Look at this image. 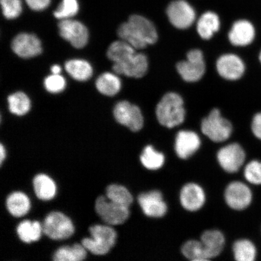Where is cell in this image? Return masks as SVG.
Listing matches in <instances>:
<instances>
[{"label":"cell","instance_id":"obj_1","mask_svg":"<svg viewBox=\"0 0 261 261\" xmlns=\"http://www.w3.org/2000/svg\"><path fill=\"white\" fill-rule=\"evenodd\" d=\"M117 34L135 49H143L155 43L158 32L154 24L142 16H130L128 21L120 25Z\"/></svg>","mask_w":261,"mask_h":261},{"label":"cell","instance_id":"obj_23","mask_svg":"<svg viewBox=\"0 0 261 261\" xmlns=\"http://www.w3.org/2000/svg\"><path fill=\"white\" fill-rule=\"evenodd\" d=\"M220 27L219 17L212 12H207L202 15L197 25L198 34L204 40H210L215 33L219 30Z\"/></svg>","mask_w":261,"mask_h":261},{"label":"cell","instance_id":"obj_17","mask_svg":"<svg viewBox=\"0 0 261 261\" xmlns=\"http://www.w3.org/2000/svg\"><path fill=\"white\" fill-rule=\"evenodd\" d=\"M200 139L191 130H181L176 137L175 149L177 155L182 159H187L200 148Z\"/></svg>","mask_w":261,"mask_h":261},{"label":"cell","instance_id":"obj_20","mask_svg":"<svg viewBox=\"0 0 261 261\" xmlns=\"http://www.w3.org/2000/svg\"><path fill=\"white\" fill-rule=\"evenodd\" d=\"M201 243L208 260L216 257L223 251L225 239L218 230H207L202 234Z\"/></svg>","mask_w":261,"mask_h":261},{"label":"cell","instance_id":"obj_34","mask_svg":"<svg viewBox=\"0 0 261 261\" xmlns=\"http://www.w3.org/2000/svg\"><path fill=\"white\" fill-rule=\"evenodd\" d=\"M78 11L79 5L77 0H63L55 11L54 16L61 20L70 19L77 14Z\"/></svg>","mask_w":261,"mask_h":261},{"label":"cell","instance_id":"obj_13","mask_svg":"<svg viewBox=\"0 0 261 261\" xmlns=\"http://www.w3.org/2000/svg\"><path fill=\"white\" fill-rule=\"evenodd\" d=\"M246 158V152L243 147L237 143L223 147L217 154L220 166L229 173H236L239 171L244 165Z\"/></svg>","mask_w":261,"mask_h":261},{"label":"cell","instance_id":"obj_25","mask_svg":"<svg viewBox=\"0 0 261 261\" xmlns=\"http://www.w3.org/2000/svg\"><path fill=\"white\" fill-rule=\"evenodd\" d=\"M65 69L73 79L79 81L89 80L93 74V68L83 60H71L65 64Z\"/></svg>","mask_w":261,"mask_h":261},{"label":"cell","instance_id":"obj_29","mask_svg":"<svg viewBox=\"0 0 261 261\" xmlns=\"http://www.w3.org/2000/svg\"><path fill=\"white\" fill-rule=\"evenodd\" d=\"M140 161L146 169L158 170L161 168L165 163V156L162 153L156 151L151 145L145 147L140 155Z\"/></svg>","mask_w":261,"mask_h":261},{"label":"cell","instance_id":"obj_28","mask_svg":"<svg viewBox=\"0 0 261 261\" xmlns=\"http://www.w3.org/2000/svg\"><path fill=\"white\" fill-rule=\"evenodd\" d=\"M233 250L234 259L238 261H254L256 258V247L249 240L237 241L233 244Z\"/></svg>","mask_w":261,"mask_h":261},{"label":"cell","instance_id":"obj_22","mask_svg":"<svg viewBox=\"0 0 261 261\" xmlns=\"http://www.w3.org/2000/svg\"><path fill=\"white\" fill-rule=\"evenodd\" d=\"M33 185L35 194L40 200H50L56 195V185L53 179L47 175L41 174L36 175Z\"/></svg>","mask_w":261,"mask_h":261},{"label":"cell","instance_id":"obj_26","mask_svg":"<svg viewBox=\"0 0 261 261\" xmlns=\"http://www.w3.org/2000/svg\"><path fill=\"white\" fill-rule=\"evenodd\" d=\"M98 91L104 95H116L121 89V81L118 76L112 73L106 72L100 75L96 82Z\"/></svg>","mask_w":261,"mask_h":261},{"label":"cell","instance_id":"obj_7","mask_svg":"<svg viewBox=\"0 0 261 261\" xmlns=\"http://www.w3.org/2000/svg\"><path fill=\"white\" fill-rule=\"evenodd\" d=\"M177 70L180 76L187 82H196L203 77L205 70L203 55L198 49L189 51L187 60L179 62Z\"/></svg>","mask_w":261,"mask_h":261},{"label":"cell","instance_id":"obj_6","mask_svg":"<svg viewBox=\"0 0 261 261\" xmlns=\"http://www.w3.org/2000/svg\"><path fill=\"white\" fill-rule=\"evenodd\" d=\"M95 210L101 219L113 226L125 223L129 216V207L114 203L103 196L97 198Z\"/></svg>","mask_w":261,"mask_h":261},{"label":"cell","instance_id":"obj_15","mask_svg":"<svg viewBox=\"0 0 261 261\" xmlns=\"http://www.w3.org/2000/svg\"><path fill=\"white\" fill-rule=\"evenodd\" d=\"M139 204L146 216L161 218L166 214L168 207L161 192L152 191L140 194Z\"/></svg>","mask_w":261,"mask_h":261},{"label":"cell","instance_id":"obj_11","mask_svg":"<svg viewBox=\"0 0 261 261\" xmlns=\"http://www.w3.org/2000/svg\"><path fill=\"white\" fill-rule=\"evenodd\" d=\"M224 196L228 206L236 211L246 210L253 200L252 191L246 184L241 181H233L228 185Z\"/></svg>","mask_w":261,"mask_h":261},{"label":"cell","instance_id":"obj_9","mask_svg":"<svg viewBox=\"0 0 261 261\" xmlns=\"http://www.w3.org/2000/svg\"><path fill=\"white\" fill-rule=\"evenodd\" d=\"M166 13L171 23L179 29L190 27L196 18L195 10L185 0H175L171 2Z\"/></svg>","mask_w":261,"mask_h":261},{"label":"cell","instance_id":"obj_19","mask_svg":"<svg viewBox=\"0 0 261 261\" xmlns=\"http://www.w3.org/2000/svg\"><path fill=\"white\" fill-rule=\"evenodd\" d=\"M179 198L182 207L191 212L200 210L205 199L203 189L195 184L185 185L181 189Z\"/></svg>","mask_w":261,"mask_h":261},{"label":"cell","instance_id":"obj_39","mask_svg":"<svg viewBox=\"0 0 261 261\" xmlns=\"http://www.w3.org/2000/svg\"><path fill=\"white\" fill-rule=\"evenodd\" d=\"M252 130L253 135L261 140V113L255 114L252 122Z\"/></svg>","mask_w":261,"mask_h":261},{"label":"cell","instance_id":"obj_33","mask_svg":"<svg viewBox=\"0 0 261 261\" xmlns=\"http://www.w3.org/2000/svg\"><path fill=\"white\" fill-rule=\"evenodd\" d=\"M182 253L187 259L191 260H208L205 256L201 241L191 240L184 244Z\"/></svg>","mask_w":261,"mask_h":261},{"label":"cell","instance_id":"obj_35","mask_svg":"<svg viewBox=\"0 0 261 261\" xmlns=\"http://www.w3.org/2000/svg\"><path fill=\"white\" fill-rule=\"evenodd\" d=\"M244 175L249 184L261 186V161H252L245 166Z\"/></svg>","mask_w":261,"mask_h":261},{"label":"cell","instance_id":"obj_36","mask_svg":"<svg viewBox=\"0 0 261 261\" xmlns=\"http://www.w3.org/2000/svg\"><path fill=\"white\" fill-rule=\"evenodd\" d=\"M1 5L3 15L9 19L17 18L22 12L21 0H1Z\"/></svg>","mask_w":261,"mask_h":261},{"label":"cell","instance_id":"obj_41","mask_svg":"<svg viewBox=\"0 0 261 261\" xmlns=\"http://www.w3.org/2000/svg\"><path fill=\"white\" fill-rule=\"evenodd\" d=\"M51 73L53 74H60L61 71V67L60 65H54L51 68Z\"/></svg>","mask_w":261,"mask_h":261},{"label":"cell","instance_id":"obj_37","mask_svg":"<svg viewBox=\"0 0 261 261\" xmlns=\"http://www.w3.org/2000/svg\"><path fill=\"white\" fill-rule=\"evenodd\" d=\"M44 84L45 89L51 93H60L66 87L65 78L60 74H53L47 76Z\"/></svg>","mask_w":261,"mask_h":261},{"label":"cell","instance_id":"obj_12","mask_svg":"<svg viewBox=\"0 0 261 261\" xmlns=\"http://www.w3.org/2000/svg\"><path fill=\"white\" fill-rule=\"evenodd\" d=\"M148 68V59L144 54L134 53L119 63H114L113 69L117 74L140 78L146 73Z\"/></svg>","mask_w":261,"mask_h":261},{"label":"cell","instance_id":"obj_3","mask_svg":"<svg viewBox=\"0 0 261 261\" xmlns=\"http://www.w3.org/2000/svg\"><path fill=\"white\" fill-rule=\"evenodd\" d=\"M91 238L82 241V244L91 253L103 255L114 246L117 233L113 228L105 225H94L90 227Z\"/></svg>","mask_w":261,"mask_h":261},{"label":"cell","instance_id":"obj_31","mask_svg":"<svg viewBox=\"0 0 261 261\" xmlns=\"http://www.w3.org/2000/svg\"><path fill=\"white\" fill-rule=\"evenodd\" d=\"M10 112L17 116H24L31 109V100L22 92H16L8 98Z\"/></svg>","mask_w":261,"mask_h":261},{"label":"cell","instance_id":"obj_8","mask_svg":"<svg viewBox=\"0 0 261 261\" xmlns=\"http://www.w3.org/2000/svg\"><path fill=\"white\" fill-rule=\"evenodd\" d=\"M113 113L117 122L128 127L133 132H139L142 128L144 120L138 106L128 101H121L116 104Z\"/></svg>","mask_w":261,"mask_h":261},{"label":"cell","instance_id":"obj_5","mask_svg":"<svg viewBox=\"0 0 261 261\" xmlns=\"http://www.w3.org/2000/svg\"><path fill=\"white\" fill-rule=\"evenodd\" d=\"M42 228L45 236L54 240L67 239L74 232L72 221L66 215L59 212L49 214L45 218Z\"/></svg>","mask_w":261,"mask_h":261},{"label":"cell","instance_id":"obj_18","mask_svg":"<svg viewBox=\"0 0 261 261\" xmlns=\"http://www.w3.org/2000/svg\"><path fill=\"white\" fill-rule=\"evenodd\" d=\"M255 29L251 22L241 19L234 22L228 34L231 44L236 46H246L255 38Z\"/></svg>","mask_w":261,"mask_h":261},{"label":"cell","instance_id":"obj_30","mask_svg":"<svg viewBox=\"0 0 261 261\" xmlns=\"http://www.w3.org/2000/svg\"><path fill=\"white\" fill-rule=\"evenodd\" d=\"M107 197L114 203L129 207L133 197L128 189L122 185H111L106 190Z\"/></svg>","mask_w":261,"mask_h":261},{"label":"cell","instance_id":"obj_10","mask_svg":"<svg viewBox=\"0 0 261 261\" xmlns=\"http://www.w3.org/2000/svg\"><path fill=\"white\" fill-rule=\"evenodd\" d=\"M61 37L76 48H83L89 40L88 29L81 22L71 19H63L58 24Z\"/></svg>","mask_w":261,"mask_h":261},{"label":"cell","instance_id":"obj_42","mask_svg":"<svg viewBox=\"0 0 261 261\" xmlns=\"http://www.w3.org/2000/svg\"><path fill=\"white\" fill-rule=\"evenodd\" d=\"M259 61H260V63H261V50H260V54H259Z\"/></svg>","mask_w":261,"mask_h":261},{"label":"cell","instance_id":"obj_32","mask_svg":"<svg viewBox=\"0 0 261 261\" xmlns=\"http://www.w3.org/2000/svg\"><path fill=\"white\" fill-rule=\"evenodd\" d=\"M135 48L124 41H117L110 45L107 57L114 63L122 61L129 55L135 53Z\"/></svg>","mask_w":261,"mask_h":261},{"label":"cell","instance_id":"obj_14","mask_svg":"<svg viewBox=\"0 0 261 261\" xmlns=\"http://www.w3.org/2000/svg\"><path fill=\"white\" fill-rule=\"evenodd\" d=\"M12 48L16 55L22 58L37 57L42 52L40 39L34 34L27 33L16 36L12 42Z\"/></svg>","mask_w":261,"mask_h":261},{"label":"cell","instance_id":"obj_27","mask_svg":"<svg viewBox=\"0 0 261 261\" xmlns=\"http://www.w3.org/2000/svg\"><path fill=\"white\" fill-rule=\"evenodd\" d=\"M87 250L82 244L62 247L54 253L53 259L55 261L83 260L86 258Z\"/></svg>","mask_w":261,"mask_h":261},{"label":"cell","instance_id":"obj_40","mask_svg":"<svg viewBox=\"0 0 261 261\" xmlns=\"http://www.w3.org/2000/svg\"><path fill=\"white\" fill-rule=\"evenodd\" d=\"M6 155L5 148L3 144H1V145H0V163H1V165H2L3 161H4L6 159Z\"/></svg>","mask_w":261,"mask_h":261},{"label":"cell","instance_id":"obj_4","mask_svg":"<svg viewBox=\"0 0 261 261\" xmlns=\"http://www.w3.org/2000/svg\"><path fill=\"white\" fill-rule=\"evenodd\" d=\"M201 130L212 141L223 142L230 138L232 125L221 116L219 110L214 109L202 121Z\"/></svg>","mask_w":261,"mask_h":261},{"label":"cell","instance_id":"obj_21","mask_svg":"<svg viewBox=\"0 0 261 261\" xmlns=\"http://www.w3.org/2000/svg\"><path fill=\"white\" fill-rule=\"evenodd\" d=\"M6 207L9 213L15 217H21L27 214L31 208V201L25 194L13 192L6 200Z\"/></svg>","mask_w":261,"mask_h":261},{"label":"cell","instance_id":"obj_16","mask_svg":"<svg viewBox=\"0 0 261 261\" xmlns=\"http://www.w3.org/2000/svg\"><path fill=\"white\" fill-rule=\"evenodd\" d=\"M217 68L221 77L231 81L240 79L245 71L243 61L233 54L224 55L218 59Z\"/></svg>","mask_w":261,"mask_h":261},{"label":"cell","instance_id":"obj_38","mask_svg":"<svg viewBox=\"0 0 261 261\" xmlns=\"http://www.w3.org/2000/svg\"><path fill=\"white\" fill-rule=\"evenodd\" d=\"M29 7L36 11L46 9L50 3V0H25Z\"/></svg>","mask_w":261,"mask_h":261},{"label":"cell","instance_id":"obj_24","mask_svg":"<svg viewBox=\"0 0 261 261\" xmlns=\"http://www.w3.org/2000/svg\"><path fill=\"white\" fill-rule=\"evenodd\" d=\"M16 232L22 242L31 243L40 239L43 228L40 222L25 220L18 224Z\"/></svg>","mask_w":261,"mask_h":261},{"label":"cell","instance_id":"obj_2","mask_svg":"<svg viewBox=\"0 0 261 261\" xmlns=\"http://www.w3.org/2000/svg\"><path fill=\"white\" fill-rule=\"evenodd\" d=\"M159 122L168 128H174L184 122L185 110L184 100L175 93H169L162 97L156 108Z\"/></svg>","mask_w":261,"mask_h":261}]
</instances>
